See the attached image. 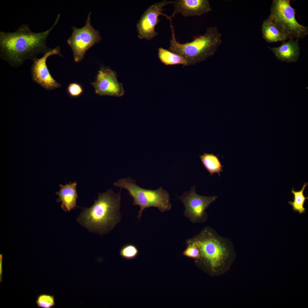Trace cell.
Here are the masks:
<instances>
[{
	"label": "cell",
	"instance_id": "cell-1",
	"mask_svg": "<svg viewBox=\"0 0 308 308\" xmlns=\"http://www.w3.org/2000/svg\"><path fill=\"white\" fill-rule=\"evenodd\" d=\"M58 15L53 25L48 30L34 33L29 25L23 24L15 32L0 31V56L14 67L21 66L27 59L33 61L40 53L44 54L49 48L46 42L48 35L58 22Z\"/></svg>",
	"mask_w": 308,
	"mask_h": 308
},
{
	"label": "cell",
	"instance_id": "cell-2",
	"mask_svg": "<svg viewBox=\"0 0 308 308\" xmlns=\"http://www.w3.org/2000/svg\"><path fill=\"white\" fill-rule=\"evenodd\" d=\"M120 193L109 189L100 193L91 206L82 208L77 221L90 232L101 235L108 233L121 220Z\"/></svg>",
	"mask_w": 308,
	"mask_h": 308
},
{
	"label": "cell",
	"instance_id": "cell-3",
	"mask_svg": "<svg viewBox=\"0 0 308 308\" xmlns=\"http://www.w3.org/2000/svg\"><path fill=\"white\" fill-rule=\"evenodd\" d=\"M170 22L172 37L169 41V50L183 57L188 65L204 59L221 44L222 34L216 26L208 27L204 33L195 38L191 42L181 44L177 41L172 21Z\"/></svg>",
	"mask_w": 308,
	"mask_h": 308
},
{
	"label": "cell",
	"instance_id": "cell-4",
	"mask_svg": "<svg viewBox=\"0 0 308 308\" xmlns=\"http://www.w3.org/2000/svg\"><path fill=\"white\" fill-rule=\"evenodd\" d=\"M113 185L127 190L133 198V205L139 206L137 216L138 219L141 217L143 212L145 208L154 206L163 212L171 208L169 195L161 187L155 190L143 189L138 186L135 181L129 177L118 179Z\"/></svg>",
	"mask_w": 308,
	"mask_h": 308
},
{
	"label": "cell",
	"instance_id": "cell-5",
	"mask_svg": "<svg viewBox=\"0 0 308 308\" xmlns=\"http://www.w3.org/2000/svg\"><path fill=\"white\" fill-rule=\"evenodd\" d=\"M290 0H273L267 18L287 39L298 40L308 33V27L299 23L295 18V9Z\"/></svg>",
	"mask_w": 308,
	"mask_h": 308
},
{
	"label": "cell",
	"instance_id": "cell-6",
	"mask_svg": "<svg viewBox=\"0 0 308 308\" xmlns=\"http://www.w3.org/2000/svg\"><path fill=\"white\" fill-rule=\"evenodd\" d=\"M228 238L220 236L213 228L206 227L189 240V243L198 249L200 256L207 260L213 267L219 266L228 256Z\"/></svg>",
	"mask_w": 308,
	"mask_h": 308
},
{
	"label": "cell",
	"instance_id": "cell-7",
	"mask_svg": "<svg viewBox=\"0 0 308 308\" xmlns=\"http://www.w3.org/2000/svg\"><path fill=\"white\" fill-rule=\"evenodd\" d=\"M90 16V13L84 27L80 29L72 27V35L67 41L72 50L74 59L76 62L82 60L87 50L101 39L98 31L91 25Z\"/></svg>",
	"mask_w": 308,
	"mask_h": 308
},
{
	"label": "cell",
	"instance_id": "cell-8",
	"mask_svg": "<svg viewBox=\"0 0 308 308\" xmlns=\"http://www.w3.org/2000/svg\"><path fill=\"white\" fill-rule=\"evenodd\" d=\"M172 3V1L163 0L154 3L149 7L143 13L136 25L138 37L140 39L150 40L159 34L155 31V27L160 22L159 17H165L169 20L171 18L163 13L164 7Z\"/></svg>",
	"mask_w": 308,
	"mask_h": 308
},
{
	"label": "cell",
	"instance_id": "cell-9",
	"mask_svg": "<svg viewBox=\"0 0 308 308\" xmlns=\"http://www.w3.org/2000/svg\"><path fill=\"white\" fill-rule=\"evenodd\" d=\"M217 196H201L196 192L195 186L192 187L190 190L185 192L180 197L185 207V214L194 222H202L207 219L205 212L206 208Z\"/></svg>",
	"mask_w": 308,
	"mask_h": 308
},
{
	"label": "cell",
	"instance_id": "cell-10",
	"mask_svg": "<svg viewBox=\"0 0 308 308\" xmlns=\"http://www.w3.org/2000/svg\"><path fill=\"white\" fill-rule=\"evenodd\" d=\"M60 50V48L58 46L53 49L49 48L42 57L36 58L32 61L33 63L31 67L32 79L47 91L52 90L61 86V84L56 82L51 75L46 63L47 58L51 56L56 55L62 56Z\"/></svg>",
	"mask_w": 308,
	"mask_h": 308
},
{
	"label": "cell",
	"instance_id": "cell-11",
	"mask_svg": "<svg viewBox=\"0 0 308 308\" xmlns=\"http://www.w3.org/2000/svg\"><path fill=\"white\" fill-rule=\"evenodd\" d=\"M116 74L110 69L102 67L99 70L95 81L91 83L95 93L100 96L120 97L124 91L121 83L117 81Z\"/></svg>",
	"mask_w": 308,
	"mask_h": 308
},
{
	"label": "cell",
	"instance_id": "cell-12",
	"mask_svg": "<svg viewBox=\"0 0 308 308\" xmlns=\"http://www.w3.org/2000/svg\"><path fill=\"white\" fill-rule=\"evenodd\" d=\"M173 10L171 18L181 14L185 17L200 16L212 11L208 0H175L172 1Z\"/></svg>",
	"mask_w": 308,
	"mask_h": 308
},
{
	"label": "cell",
	"instance_id": "cell-13",
	"mask_svg": "<svg viewBox=\"0 0 308 308\" xmlns=\"http://www.w3.org/2000/svg\"><path fill=\"white\" fill-rule=\"evenodd\" d=\"M298 41V40L289 39L287 42H282L281 44L278 47H268L275 56L282 62H295L300 54Z\"/></svg>",
	"mask_w": 308,
	"mask_h": 308
},
{
	"label": "cell",
	"instance_id": "cell-14",
	"mask_svg": "<svg viewBox=\"0 0 308 308\" xmlns=\"http://www.w3.org/2000/svg\"><path fill=\"white\" fill-rule=\"evenodd\" d=\"M77 183L70 182L65 185H60V190L56 192L59 196L56 200L58 202H62L61 208L65 211L69 212L76 206V201L78 198L76 191Z\"/></svg>",
	"mask_w": 308,
	"mask_h": 308
},
{
	"label": "cell",
	"instance_id": "cell-15",
	"mask_svg": "<svg viewBox=\"0 0 308 308\" xmlns=\"http://www.w3.org/2000/svg\"><path fill=\"white\" fill-rule=\"evenodd\" d=\"M262 30L263 38L268 42L271 43L278 41L283 42L287 39L267 19L263 22Z\"/></svg>",
	"mask_w": 308,
	"mask_h": 308
},
{
	"label": "cell",
	"instance_id": "cell-16",
	"mask_svg": "<svg viewBox=\"0 0 308 308\" xmlns=\"http://www.w3.org/2000/svg\"><path fill=\"white\" fill-rule=\"evenodd\" d=\"M201 161L204 167L211 176L214 173H217L220 176V173L223 171L224 167L217 156L212 153H204L200 156Z\"/></svg>",
	"mask_w": 308,
	"mask_h": 308
},
{
	"label": "cell",
	"instance_id": "cell-17",
	"mask_svg": "<svg viewBox=\"0 0 308 308\" xmlns=\"http://www.w3.org/2000/svg\"><path fill=\"white\" fill-rule=\"evenodd\" d=\"M158 56L161 62L166 65H188L187 61L182 56L161 47L158 49Z\"/></svg>",
	"mask_w": 308,
	"mask_h": 308
},
{
	"label": "cell",
	"instance_id": "cell-18",
	"mask_svg": "<svg viewBox=\"0 0 308 308\" xmlns=\"http://www.w3.org/2000/svg\"><path fill=\"white\" fill-rule=\"evenodd\" d=\"M308 184L307 183H305L302 189L299 191H295L293 188L291 190V192L294 195V200L293 202L289 201L288 203L292 206L293 211H297L300 214L305 212V209L303 205L305 200L308 199V197H305L303 192Z\"/></svg>",
	"mask_w": 308,
	"mask_h": 308
},
{
	"label": "cell",
	"instance_id": "cell-19",
	"mask_svg": "<svg viewBox=\"0 0 308 308\" xmlns=\"http://www.w3.org/2000/svg\"><path fill=\"white\" fill-rule=\"evenodd\" d=\"M139 250L135 245L128 244L123 246L119 251V254L123 258L127 260H131L135 258L138 255Z\"/></svg>",
	"mask_w": 308,
	"mask_h": 308
},
{
	"label": "cell",
	"instance_id": "cell-20",
	"mask_svg": "<svg viewBox=\"0 0 308 308\" xmlns=\"http://www.w3.org/2000/svg\"><path fill=\"white\" fill-rule=\"evenodd\" d=\"M36 304L38 308H52L55 305L53 295L46 294H42L37 297Z\"/></svg>",
	"mask_w": 308,
	"mask_h": 308
},
{
	"label": "cell",
	"instance_id": "cell-21",
	"mask_svg": "<svg viewBox=\"0 0 308 308\" xmlns=\"http://www.w3.org/2000/svg\"><path fill=\"white\" fill-rule=\"evenodd\" d=\"M67 90L68 94L73 97L80 96L84 92L82 86L80 84L76 83L69 84Z\"/></svg>",
	"mask_w": 308,
	"mask_h": 308
},
{
	"label": "cell",
	"instance_id": "cell-22",
	"mask_svg": "<svg viewBox=\"0 0 308 308\" xmlns=\"http://www.w3.org/2000/svg\"><path fill=\"white\" fill-rule=\"evenodd\" d=\"M189 244V246L184 252L183 254L186 256L193 258H199L200 256L198 248L193 244Z\"/></svg>",
	"mask_w": 308,
	"mask_h": 308
},
{
	"label": "cell",
	"instance_id": "cell-23",
	"mask_svg": "<svg viewBox=\"0 0 308 308\" xmlns=\"http://www.w3.org/2000/svg\"><path fill=\"white\" fill-rule=\"evenodd\" d=\"M3 255L2 254L0 255V282L1 283L2 281V273H3Z\"/></svg>",
	"mask_w": 308,
	"mask_h": 308
}]
</instances>
